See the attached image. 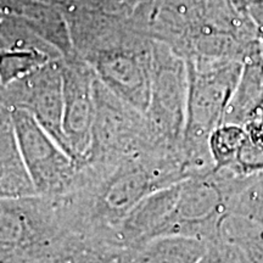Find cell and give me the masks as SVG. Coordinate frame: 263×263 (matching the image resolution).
Returning a JSON list of instances; mask_svg holds the SVG:
<instances>
[{"label":"cell","mask_w":263,"mask_h":263,"mask_svg":"<svg viewBox=\"0 0 263 263\" xmlns=\"http://www.w3.org/2000/svg\"><path fill=\"white\" fill-rule=\"evenodd\" d=\"M229 213L244 217L263 229V172L236 178L229 199Z\"/></svg>","instance_id":"18"},{"label":"cell","mask_w":263,"mask_h":263,"mask_svg":"<svg viewBox=\"0 0 263 263\" xmlns=\"http://www.w3.org/2000/svg\"><path fill=\"white\" fill-rule=\"evenodd\" d=\"M0 11L22 22L65 60L74 58L67 20L50 0H0Z\"/></svg>","instance_id":"12"},{"label":"cell","mask_w":263,"mask_h":263,"mask_svg":"<svg viewBox=\"0 0 263 263\" xmlns=\"http://www.w3.org/2000/svg\"><path fill=\"white\" fill-rule=\"evenodd\" d=\"M188 67V97L182 153L192 173L213 170L209 138L224 121L234 93L242 61L185 59Z\"/></svg>","instance_id":"1"},{"label":"cell","mask_w":263,"mask_h":263,"mask_svg":"<svg viewBox=\"0 0 263 263\" xmlns=\"http://www.w3.org/2000/svg\"><path fill=\"white\" fill-rule=\"evenodd\" d=\"M263 107V52L261 43L242 61L241 73L227 107L223 123L244 126Z\"/></svg>","instance_id":"14"},{"label":"cell","mask_w":263,"mask_h":263,"mask_svg":"<svg viewBox=\"0 0 263 263\" xmlns=\"http://www.w3.org/2000/svg\"><path fill=\"white\" fill-rule=\"evenodd\" d=\"M196 263H249L238 246L222 239L206 241V250Z\"/></svg>","instance_id":"20"},{"label":"cell","mask_w":263,"mask_h":263,"mask_svg":"<svg viewBox=\"0 0 263 263\" xmlns=\"http://www.w3.org/2000/svg\"><path fill=\"white\" fill-rule=\"evenodd\" d=\"M4 17H5V15L3 14L2 11H0V25H2V22H3V20H4Z\"/></svg>","instance_id":"22"},{"label":"cell","mask_w":263,"mask_h":263,"mask_svg":"<svg viewBox=\"0 0 263 263\" xmlns=\"http://www.w3.org/2000/svg\"><path fill=\"white\" fill-rule=\"evenodd\" d=\"M180 190V183L149 194L138 202L118 224L117 242L136 250L150 240L160 238L172 215Z\"/></svg>","instance_id":"10"},{"label":"cell","mask_w":263,"mask_h":263,"mask_svg":"<svg viewBox=\"0 0 263 263\" xmlns=\"http://www.w3.org/2000/svg\"><path fill=\"white\" fill-rule=\"evenodd\" d=\"M64 230L50 197L0 199V263H35Z\"/></svg>","instance_id":"4"},{"label":"cell","mask_w":263,"mask_h":263,"mask_svg":"<svg viewBox=\"0 0 263 263\" xmlns=\"http://www.w3.org/2000/svg\"><path fill=\"white\" fill-rule=\"evenodd\" d=\"M134 250L85 233L64 230L35 263H132Z\"/></svg>","instance_id":"11"},{"label":"cell","mask_w":263,"mask_h":263,"mask_svg":"<svg viewBox=\"0 0 263 263\" xmlns=\"http://www.w3.org/2000/svg\"><path fill=\"white\" fill-rule=\"evenodd\" d=\"M34 195L37 194L18 149L11 110L0 104V199Z\"/></svg>","instance_id":"13"},{"label":"cell","mask_w":263,"mask_h":263,"mask_svg":"<svg viewBox=\"0 0 263 263\" xmlns=\"http://www.w3.org/2000/svg\"><path fill=\"white\" fill-rule=\"evenodd\" d=\"M16 139L35 194L59 197L73 188L81 164L59 145L31 114L10 108Z\"/></svg>","instance_id":"6"},{"label":"cell","mask_w":263,"mask_h":263,"mask_svg":"<svg viewBox=\"0 0 263 263\" xmlns=\"http://www.w3.org/2000/svg\"><path fill=\"white\" fill-rule=\"evenodd\" d=\"M245 139L230 173L245 178L263 172V107L244 126Z\"/></svg>","instance_id":"17"},{"label":"cell","mask_w":263,"mask_h":263,"mask_svg":"<svg viewBox=\"0 0 263 263\" xmlns=\"http://www.w3.org/2000/svg\"><path fill=\"white\" fill-rule=\"evenodd\" d=\"M244 14L254 25L259 37L263 35V0H244Z\"/></svg>","instance_id":"21"},{"label":"cell","mask_w":263,"mask_h":263,"mask_svg":"<svg viewBox=\"0 0 263 263\" xmlns=\"http://www.w3.org/2000/svg\"><path fill=\"white\" fill-rule=\"evenodd\" d=\"M227 171L194 174L180 182V190L164 235H183L203 241L219 238V226L229 215L235 179Z\"/></svg>","instance_id":"3"},{"label":"cell","mask_w":263,"mask_h":263,"mask_svg":"<svg viewBox=\"0 0 263 263\" xmlns=\"http://www.w3.org/2000/svg\"><path fill=\"white\" fill-rule=\"evenodd\" d=\"M206 241L183 235H164L134 250L132 263H196Z\"/></svg>","instance_id":"15"},{"label":"cell","mask_w":263,"mask_h":263,"mask_svg":"<svg viewBox=\"0 0 263 263\" xmlns=\"http://www.w3.org/2000/svg\"><path fill=\"white\" fill-rule=\"evenodd\" d=\"M188 97L186 60L161 42L151 44V94L145 116L161 141L182 146Z\"/></svg>","instance_id":"5"},{"label":"cell","mask_w":263,"mask_h":263,"mask_svg":"<svg viewBox=\"0 0 263 263\" xmlns=\"http://www.w3.org/2000/svg\"><path fill=\"white\" fill-rule=\"evenodd\" d=\"M245 139L242 126L222 123L209 138V151L213 163V171H229L234 164L240 147Z\"/></svg>","instance_id":"19"},{"label":"cell","mask_w":263,"mask_h":263,"mask_svg":"<svg viewBox=\"0 0 263 263\" xmlns=\"http://www.w3.org/2000/svg\"><path fill=\"white\" fill-rule=\"evenodd\" d=\"M126 37L121 34L91 51L88 60L106 89L145 115L151 94V45Z\"/></svg>","instance_id":"7"},{"label":"cell","mask_w":263,"mask_h":263,"mask_svg":"<svg viewBox=\"0 0 263 263\" xmlns=\"http://www.w3.org/2000/svg\"><path fill=\"white\" fill-rule=\"evenodd\" d=\"M0 90H2V87H0Z\"/></svg>","instance_id":"23"},{"label":"cell","mask_w":263,"mask_h":263,"mask_svg":"<svg viewBox=\"0 0 263 263\" xmlns=\"http://www.w3.org/2000/svg\"><path fill=\"white\" fill-rule=\"evenodd\" d=\"M94 122L88 155L82 164L110 166L147 151L177 149L161 141L146 116L106 89L95 76Z\"/></svg>","instance_id":"2"},{"label":"cell","mask_w":263,"mask_h":263,"mask_svg":"<svg viewBox=\"0 0 263 263\" xmlns=\"http://www.w3.org/2000/svg\"><path fill=\"white\" fill-rule=\"evenodd\" d=\"M62 67L64 59H54L28 77L3 88L0 104L27 111L68 153L62 128Z\"/></svg>","instance_id":"8"},{"label":"cell","mask_w":263,"mask_h":263,"mask_svg":"<svg viewBox=\"0 0 263 263\" xmlns=\"http://www.w3.org/2000/svg\"><path fill=\"white\" fill-rule=\"evenodd\" d=\"M93 68L76 58L64 60L62 91L64 117L62 128L70 155L82 164L89 151L94 122Z\"/></svg>","instance_id":"9"},{"label":"cell","mask_w":263,"mask_h":263,"mask_svg":"<svg viewBox=\"0 0 263 263\" xmlns=\"http://www.w3.org/2000/svg\"><path fill=\"white\" fill-rule=\"evenodd\" d=\"M58 55L60 54L57 50L48 48L0 44V87L3 89L15 82L24 80L49 61L60 59Z\"/></svg>","instance_id":"16"}]
</instances>
